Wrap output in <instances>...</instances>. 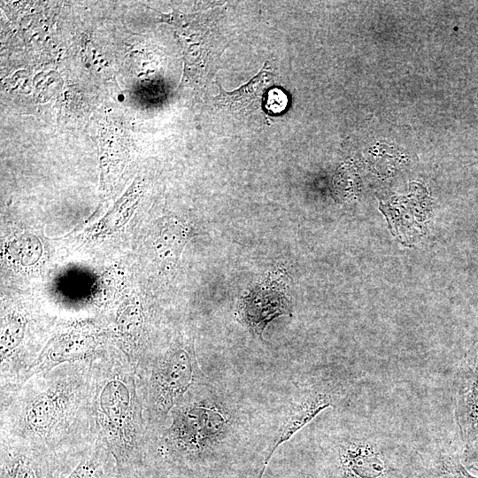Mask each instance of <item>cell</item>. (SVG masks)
<instances>
[{
	"mask_svg": "<svg viewBox=\"0 0 478 478\" xmlns=\"http://www.w3.org/2000/svg\"><path fill=\"white\" fill-rule=\"evenodd\" d=\"M90 364H64L0 390V441L81 457L96 441Z\"/></svg>",
	"mask_w": 478,
	"mask_h": 478,
	"instance_id": "obj_1",
	"label": "cell"
},
{
	"mask_svg": "<svg viewBox=\"0 0 478 478\" xmlns=\"http://www.w3.org/2000/svg\"><path fill=\"white\" fill-rule=\"evenodd\" d=\"M90 392L96 439L112 454L121 478H139L151 436L135 366L123 352L106 350L90 364Z\"/></svg>",
	"mask_w": 478,
	"mask_h": 478,
	"instance_id": "obj_2",
	"label": "cell"
},
{
	"mask_svg": "<svg viewBox=\"0 0 478 478\" xmlns=\"http://www.w3.org/2000/svg\"><path fill=\"white\" fill-rule=\"evenodd\" d=\"M202 386L190 391L170 412V424L153 437L151 453L186 469L209 464L227 436L230 416L204 397Z\"/></svg>",
	"mask_w": 478,
	"mask_h": 478,
	"instance_id": "obj_3",
	"label": "cell"
},
{
	"mask_svg": "<svg viewBox=\"0 0 478 478\" xmlns=\"http://www.w3.org/2000/svg\"><path fill=\"white\" fill-rule=\"evenodd\" d=\"M138 391L151 439L165 427L173 408L204 384L194 340L179 335L158 354L148 353L135 366Z\"/></svg>",
	"mask_w": 478,
	"mask_h": 478,
	"instance_id": "obj_4",
	"label": "cell"
},
{
	"mask_svg": "<svg viewBox=\"0 0 478 478\" xmlns=\"http://www.w3.org/2000/svg\"><path fill=\"white\" fill-rule=\"evenodd\" d=\"M104 338L101 329L91 324L66 327L48 341L27 369L21 383L64 364L93 362L106 351L101 349Z\"/></svg>",
	"mask_w": 478,
	"mask_h": 478,
	"instance_id": "obj_5",
	"label": "cell"
},
{
	"mask_svg": "<svg viewBox=\"0 0 478 478\" xmlns=\"http://www.w3.org/2000/svg\"><path fill=\"white\" fill-rule=\"evenodd\" d=\"M454 417L463 445L478 434V339L459 366L454 390Z\"/></svg>",
	"mask_w": 478,
	"mask_h": 478,
	"instance_id": "obj_6",
	"label": "cell"
},
{
	"mask_svg": "<svg viewBox=\"0 0 478 478\" xmlns=\"http://www.w3.org/2000/svg\"><path fill=\"white\" fill-rule=\"evenodd\" d=\"M332 396L323 389H311L294 399L282 418L274 439L264 458L263 467L258 478H262L276 449L295 433L312 420L320 412L332 406Z\"/></svg>",
	"mask_w": 478,
	"mask_h": 478,
	"instance_id": "obj_7",
	"label": "cell"
},
{
	"mask_svg": "<svg viewBox=\"0 0 478 478\" xmlns=\"http://www.w3.org/2000/svg\"><path fill=\"white\" fill-rule=\"evenodd\" d=\"M1 478H54L57 459L19 444L0 441Z\"/></svg>",
	"mask_w": 478,
	"mask_h": 478,
	"instance_id": "obj_8",
	"label": "cell"
},
{
	"mask_svg": "<svg viewBox=\"0 0 478 478\" xmlns=\"http://www.w3.org/2000/svg\"><path fill=\"white\" fill-rule=\"evenodd\" d=\"M289 312V301L285 294L274 289H260L244 299L242 318L253 333L261 336L269 321Z\"/></svg>",
	"mask_w": 478,
	"mask_h": 478,
	"instance_id": "obj_9",
	"label": "cell"
},
{
	"mask_svg": "<svg viewBox=\"0 0 478 478\" xmlns=\"http://www.w3.org/2000/svg\"><path fill=\"white\" fill-rule=\"evenodd\" d=\"M266 66L246 84L234 91L227 92L218 84L220 94L215 97L216 106L236 113H246L257 108L271 74Z\"/></svg>",
	"mask_w": 478,
	"mask_h": 478,
	"instance_id": "obj_10",
	"label": "cell"
},
{
	"mask_svg": "<svg viewBox=\"0 0 478 478\" xmlns=\"http://www.w3.org/2000/svg\"><path fill=\"white\" fill-rule=\"evenodd\" d=\"M418 478H478L465 466L460 453L439 448L417 459Z\"/></svg>",
	"mask_w": 478,
	"mask_h": 478,
	"instance_id": "obj_11",
	"label": "cell"
},
{
	"mask_svg": "<svg viewBox=\"0 0 478 478\" xmlns=\"http://www.w3.org/2000/svg\"><path fill=\"white\" fill-rule=\"evenodd\" d=\"M114 461L105 445L96 439L95 443L80 458L74 469L66 478H106Z\"/></svg>",
	"mask_w": 478,
	"mask_h": 478,
	"instance_id": "obj_12",
	"label": "cell"
},
{
	"mask_svg": "<svg viewBox=\"0 0 478 478\" xmlns=\"http://www.w3.org/2000/svg\"><path fill=\"white\" fill-rule=\"evenodd\" d=\"M133 202L118 204L99 223L96 232L104 235L113 232L127 220L133 208Z\"/></svg>",
	"mask_w": 478,
	"mask_h": 478,
	"instance_id": "obj_13",
	"label": "cell"
},
{
	"mask_svg": "<svg viewBox=\"0 0 478 478\" xmlns=\"http://www.w3.org/2000/svg\"><path fill=\"white\" fill-rule=\"evenodd\" d=\"M288 106L286 93L278 88L272 89L267 92L266 98V109L270 114H279L285 111Z\"/></svg>",
	"mask_w": 478,
	"mask_h": 478,
	"instance_id": "obj_14",
	"label": "cell"
},
{
	"mask_svg": "<svg viewBox=\"0 0 478 478\" xmlns=\"http://www.w3.org/2000/svg\"><path fill=\"white\" fill-rule=\"evenodd\" d=\"M460 459L468 470L478 472V434L472 441L463 445Z\"/></svg>",
	"mask_w": 478,
	"mask_h": 478,
	"instance_id": "obj_15",
	"label": "cell"
},
{
	"mask_svg": "<svg viewBox=\"0 0 478 478\" xmlns=\"http://www.w3.org/2000/svg\"><path fill=\"white\" fill-rule=\"evenodd\" d=\"M328 478H332V477H328Z\"/></svg>",
	"mask_w": 478,
	"mask_h": 478,
	"instance_id": "obj_16",
	"label": "cell"
}]
</instances>
